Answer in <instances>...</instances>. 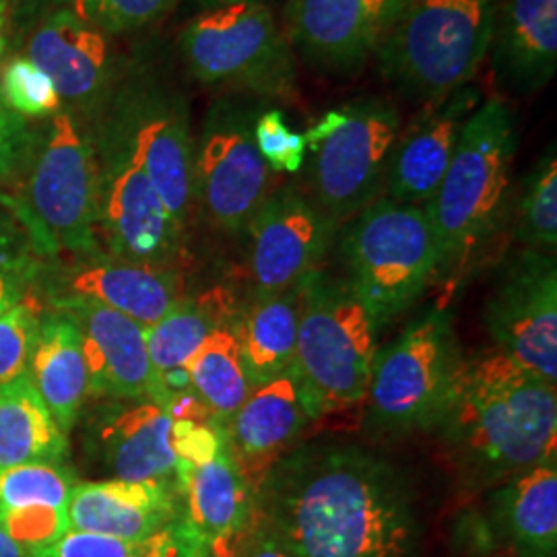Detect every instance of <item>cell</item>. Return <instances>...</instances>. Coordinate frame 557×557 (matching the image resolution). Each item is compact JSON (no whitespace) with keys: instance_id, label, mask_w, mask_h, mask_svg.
Listing matches in <instances>:
<instances>
[{"instance_id":"6da1fadb","label":"cell","mask_w":557,"mask_h":557,"mask_svg":"<svg viewBox=\"0 0 557 557\" xmlns=\"http://www.w3.org/2000/svg\"><path fill=\"white\" fill-rule=\"evenodd\" d=\"M259 512L296 557H411L418 512L386 460L349 444H312L278 460Z\"/></svg>"},{"instance_id":"7a4b0ae2","label":"cell","mask_w":557,"mask_h":557,"mask_svg":"<svg viewBox=\"0 0 557 557\" xmlns=\"http://www.w3.org/2000/svg\"><path fill=\"white\" fill-rule=\"evenodd\" d=\"M430 430L462 483H506L557 458L556 386L498 349L462 358Z\"/></svg>"},{"instance_id":"3957f363","label":"cell","mask_w":557,"mask_h":557,"mask_svg":"<svg viewBox=\"0 0 557 557\" xmlns=\"http://www.w3.org/2000/svg\"><path fill=\"white\" fill-rule=\"evenodd\" d=\"M517 116L502 100L481 101L467 120L438 190L423 207L438 244V275H465L498 236L512 199Z\"/></svg>"},{"instance_id":"277c9868","label":"cell","mask_w":557,"mask_h":557,"mask_svg":"<svg viewBox=\"0 0 557 557\" xmlns=\"http://www.w3.org/2000/svg\"><path fill=\"white\" fill-rule=\"evenodd\" d=\"M23 195L11 211L41 255L73 257L100 250V163L94 137L66 108L46 122L29 140Z\"/></svg>"},{"instance_id":"5b68a950","label":"cell","mask_w":557,"mask_h":557,"mask_svg":"<svg viewBox=\"0 0 557 557\" xmlns=\"http://www.w3.org/2000/svg\"><path fill=\"white\" fill-rule=\"evenodd\" d=\"M379 320L345 278L314 271L301 278L294 372L310 418L361 403L379 359Z\"/></svg>"},{"instance_id":"8992f818","label":"cell","mask_w":557,"mask_h":557,"mask_svg":"<svg viewBox=\"0 0 557 557\" xmlns=\"http://www.w3.org/2000/svg\"><path fill=\"white\" fill-rule=\"evenodd\" d=\"M498 0H407L376 52L380 75L409 100L473 83L487 60Z\"/></svg>"},{"instance_id":"52a82bcc","label":"cell","mask_w":557,"mask_h":557,"mask_svg":"<svg viewBox=\"0 0 557 557\" xmlns=\"http://www.w3.org/2000/svg\"><path fill=\"white\" fill-rule=\"evenodd\" d=\"M180 52L195 79L227 96L259 101L298 96L296 52L260 0L200 13L182 29Z\"/></svg>"},{"instance_id":"ba28073f","label":"cell","mask_w":557,"mask_h":557,"mask_svg":"<svg viewBox=\"0 0 557 557\" xmlns=\"http://www.w3.org/2000/svg\"><path fill=\"white\" fill-rule=\"evenodd\" d=\"M341 255L345 281L380 326L405 312L438 275V244L425 209L386 197L351 218Z\"/></svg>"},{"instance_id":"9c48e42d","label":"cell","mask_w":557,"mask_h":557,"mask_svg":"<svg viewBox=\"0 0 557 557\" xmlns=\"http://www.w3.org/2000/svg\"><path fill=\"white\" fill-rule=\"evenodd\" d=\"M326 133H304L310 151V199L333 221L356 218L380 199L400 131V114L388 100L366 96L343 103Z\"/></svg>"},{"instance_id":"30bf717a","label":"cell","mask_w":557,"mask_h":557,"mask_svg":"<svg viewBox=\"0 0 557 557\" xmlns=\"http://www.w3.org/2000/svg\"><path fill=\"white\" fill-rule=\"evenodd\" d=\"M262 108V101L225 94L209 106L193 143V199L225 234H244L273 190V172L255 143Z\"/></svg>"},{"instance_id":"8fae6325","label":"cell","mask_w":557,"mask_h":557,"mask_svg":"<svg viewBox=\"0 0 557 557\" xmlns=\"http://www.w3.org/2000/svg\"><path fill=\"white\" fill-rule=\"evenodd\" d=\"M453 319L430 308L379 354L368 388V421L380 434L430 430L460 363Z\"/></svg>"},{"instance_id":"7c38bea8","label":"cell","mask_w":557,"mask_h":557,"mask_svg":"<svg viewBox=\"0 0 557 557\" xmlns=\"http://www.w3.org/2000/svg\"><path fill=\"white\" fill-rule=\"evenodd\" d=\"M101 124L139 161L170 218L186 230L193 207V137L188 108L160 81L135 79L114 89Z\"/></svg>"},{"instance_id":"4fadbf2b","label":"cell","mask_w":557,"mask_h":557,"mask_svg":"<svg viewBox=\"0 0 557 557\" xmlns=\"http://www.w3.org/2000/svg\"><path fill=\"white\" fill-rule=\"evenodd\" d=\"M100 163L98 239L116 259L170 267L182 250L184 230L170 218L139 161L110 131L94 139Z\"/></svg>"},{"instance_id":"5bb4252c","label":"cell","mask_w":557,"mask_h":557,"mask_svg":"<svg viewBox=\"0 0 557 557\" xmlns=\"http://www.w3.org/2000/svg\"><path fill=\"white\" fill-rule=\"evenodd\" d=\"M485 326L496 349L557 386V269L554 252L520 250L487 299Z\"/></svg>"},{"instance_id":"9a60e30c","label":"cell","mask_w":557,"mask_h":557,"mask_svg":"<svg viewBox=\"0 0 557 557\" xmlns=\"http://www.w3.org/2000/svg\"><path fill=\"white\" fill-rule=\"evenodd\" d=\"M335 230L337 223L296 186L271 190L244 230L255 296L283 294L319 271Z\"/></svg>"},{"instance_id":"2e32d148","label":"cell","mask_w":557,"mask_h":557,"mask_svg":"<svg viewBox=\"0 0 557 557\" xmlns=\"http://www.w3.org/2000/svg\"><path fill=\"white\" fill-rule=\"evenodd\" d=\"M407 0H289L285 36L294 52L331 75L374 59Z\"/></svg>"},{"instance_id":"e0dca14e","label":"cell","mask_w":557,"mask_h":557,"mask_svg":"<svg viewBox=\"0 0 557 557\" xmlns=\"http://www.w3.org/2000/svg\"><path fill=\"white\" fill-rule=\"evenodd\" d=\"M481 89L469 83L457 91L421 103L413 119L398 131L388 172L386 199L425 207L438 190L467 120L479 108Z\"/></svg>"},{"instance_id":"ac0fdd59","label":"cell","mask_w":557,"mask_h":557,"mask_svg":"<svg viewBox=\"0 0 557 557\" xmlns=\"http://www.w3.org/2000/svg\"><path fill=\"white\" fill-rule=\"evenodd\" d=\"M27 59L50 77L71 112L100 114L116 89L106 34L73 7H60L36 25L27 41Z\"/></svg>"},{"instance_id":"d6986e66","label":"cell","mask_w":557,"mask_h":557,"mask_svg":"<svg viewBox=\"0 0 557 557\" xmlns=\"http://www.w3.org/2000/svg\"><path fill=\"white\" fill-rule=\"evenodd\" d=\"M48 289L52 301H96L145 329L163 319L180 299V277L172 267H153L143 262L116 259L98 250L75 257L59 267Z\"/></svg>"},{"instance_id":"ffe728a7","label":"cell","mask_w":557,"mask_h":557,"mask_svg":"<svg viewBox=\"0 0 557 557\" xmlns=\"http://www.w3.org/2000/svg\"><path fill=\"white\" fill-rule=\"evenodd\" d=\"M310 419L301 384L289 368L277 379L255 386L223 425L232 458L255 496L271 469L294 450Z\"/></svg>"},{"instance_id":"44dd1931","label":"cell","mask_w":557,"mask_h":557,"mask_svg":"<svg viewBox=\"0 0 557 557\" xmlns=\"http://www.w3.org/2000/svg\"><path fill=\"white\" fill-rule=\"evenodd\" d=\"M59 310L75 320L96 397L158 398V382L145 341V326L96 301H60Z\"/></svg>"},{"instance_id":"7402d4cb","label":"cell","mask_w":557,"mask_h":557,"mask_svg":"<svg viewBox=\"0 0 557 557\" xmlns=\"http://www.w3.org/2000/svg\"><path fill=\"white\" fill-rule=\"evenodd\" d=\"M94 436L101 462L114 479L176 485L172 418L160 403L135 398L108 409Z\"/></svg>"},{"instance_id":"603a6c76","label":"cell","mask_w":557,"mask_h":557,"mask_svg":"<svg viewBox=\"0 0 557 557\" xmlns=\"http://www.w3.org/2000/svg\"><path fill=\"white\" fill-rule=\"evenodd\" d=\"M487 59L512 94L547 87L557 69V0H498Z\"/></svg>"},{"instance_id":"cb8c5ba5","label":"cell","mask_w":557,"mask_h":557,"mask_svg":"<svg viewBox=\"0 0 557 557\" xmlns=\"http://www.w3.org/2000/svg\"><path fill=\"white\" fill-rule=\"evenodd\" d=\"M178 515L172 485L120 479L79 483L69 502V531L145 541L163 533Z\"/></svg>"},{"instance_id":"d4e9b609","label":"cell","mask_w":557,"mask_h":557,"mask_svg":"<svg viewBox=\"0 0 557 557\" xmlns=\"http://www.w3.org/2000/svg\"><path fill=\"white\" fill-rule=\"evenodd\" d=\"M73 475L60 462H27L0 471V524L27 552L69 531Z\"/></svg>"},{"instance_id":"484cf974","label":"cell","mask_w":557,"mask_h":557,"mask_svg":"<svg viewBox=\"0 0 557 557\" xmlns=\"http://www.w3.org/2000/svg\"><path fill=\"white\" fill-rule=\"evenodd\" d=\"M223 289H213L199 299H180L156 324L145 329L147 351L158 382L161 407L168 398L193 393L188 384V363L207 337L230 320V299Z\"/></svg>"},{"instance_id":"4316f807","label":"cell","mask_w":557,"mask_h":557,"mask_svg":"<svg viewBox=\"0 0 557 557\" xmlns=\"http://www.w3.org/2000/svg\"><path fill=\"white\" fill-rule=\"evenodd\" d=\"M27 379L57 419L64 434L79 418L81 405L89 395L87 363L75 320L57 308L40 320Z\"/></svg>"},{"instance_id":"83f0119b","label":"cell","mask_w":557,"mask_h":557,"mask_svg":"<svg viewBox=\"0 0 557 557\" xmlns=\"http://www.w3.org/2000/svg\"><path fill=\"white\" fill-rule=\"evenodd\" d=\"M496 504L517 557H557V458L502 483Z\"/></svg>"},{"instance_id":"f1b7e54d","label":"cell","mask_w":557,"mask_h":557,"mask_svg":"<svg viewBox=\"0 0 557 557\" xmlns=\"http://www.w3.org/2000/svg\"><path fill=\"white\" fill-rule=\"evenodd\" d=\"M299 301L301 281L283 294L255 299L236 322L244 368L252 386L277 379L294 366Z\"/></svg>"},{"instance_id":"f546056e","label":"cell","mask_w":557,"mask_h":557,"mask_svg":"<svg viewBox=\"0 0 557 557\" xmlns=\"http://www.w3.org/2000/svg\"><path fill=\"white\" fill-rule=\"evenodd\" d=\"M66 434L23 374L0 386V471L27 462H60Z\"/></svg>"},{"instance_id":"4dcf8cb0","label":"cell","mask_w":557,"mask_h":557,"mask_svg":"<svg viewBox=\"0 0 557 557\" xmlns=\"http://www.w3.org/2000/svg\"><path fill=\"white\" fill-rule=\"evenodd\" d=\"M236 322L221 324L188 363L193 395L225 425L255 388L244 368Z\"/></svg>"},{"instance_id":"1f68e13d","label":"cell","mask_w":557,"mask_h":557,"mask_svg":"<svg viewBox=\"0 0 557 557\" xmlns=\"http://www.w3.org/2000/svg\"><path fill=\"white\" fill-rule=\"evenodd\" d=\"M517 239L524 248L554 252L557 246V156L552 143L522 180L517 199Z\"/></svg>"},{"instance_id":"d6a6232c","label":"cell","mask_w":557,"mask_h":557,"mask_svg":"<svg viewBox=\"0 0 557 557\" xmlns=\"http://www.w3.org/2000/svg\"><path fill=\"white\" fill-rule=\"evenodd\" d=\"M29 557H180V554L172 522L163 533L145 541L64 531L54 541L29 552Z\"/></svg>"},{"instance_id":"836d02e7","label":"cell","mask_w":557,"mask_h":557,"mask_svg":"<svg viewBox=\"0 0 557 557\" xmlns=\"http://www.w3.org/2000/svg\"><path fill=\"white\" fill-rule=\"evenodd\" d=\"M0 98L23 120L50 119L62 110L54 83L27 57L4 60Z\"/></svg>"},{"instance_id":"e575fe53","label":"cell","mask_w":557,"mask_h":557,"mask_svg":"<svg viewBox=\"0 0 557 557\" xmlns=\"http://www.w3.org/2000/svg\"><path fill=\"white\" fill-rule=\"evenodd\" d=\"M40 248L20 220H0V314L25 299L40 275Z\"/></svg>"},{"instance_id":"d590c367","label":"cell","mask_w":557,"mask_h":557,"mask_svg":"<svg viewBox=\"0 0 557 557\" xmlns=\"http://www.w3.org/2000/svg\"><path fill=\"white\" fill-rule=\"evenodd\" d=\"M255 143L260 158L273 174H298L306 163L308 145L301 133H296L283 110L264 106L255 122Z\"/></svg>"},{"instance_id":"8d00e7d4","label":"cell","mask_w":557,"mask_h":557,"mask_svg":"<svg viewBox=\"0 0 557 557\" xmlns=\"http://www.w3.org/2000/svg\"><path fill=\"white\" fill-rule=\"evenodd\" d=\"M180 0H73V9L103 34H126L165 17Z\"/></svg>"},{"instance_id":"74e56055","label":"cell","mask_w":557,"mask_h":557,"mask_svg":"<svg viewBox=\"0 0 557 557\" xmlns=\"http://www.w3.org/2000/svg\"><path fill=\"white\" fill-rule=\"evenodd\" d=\"M40 319L25 301L0 314V386L27 374Z\"/></svg>"},{"instance_id":"f35d334b","label":"cell","mask_w":557,"mask_h":557,"mask_svg":"<svg viewBox=\"0 0 557 557\" xmlns=\"http://www.w3.org/2000/svg\"><path fill=\"white\" fill-rule=\"evenodd\" d=\"M32 135L25 120L0 98V178L9 176L23 161Z\"/></svg>"},{"instance_id":"ab89813d","label":"cell","mask_w":557,"mask_h":557,"mask_svg":"<svg viewBox=\"0 0 557 557\" xmlns=\"http://www.w3.org/2000/svg\"><path fill=\"white\" fill-rule=\"evenodd\" d=\"M236 557H296L285 541L278 537L277 531L260 515L257 524L242 541Z\"/></svg>"},{"instance_id":"60d3db41","label":"cell","mask_w":557,"mask_h":557,"mask_svg":"<svg viewBox=\"0 0 557 557\" xmlns=\"http://www.w3.org/2000/svg\"><path fill=\"white\" fill-rule=\"evenodd\" d=\"M66 2L69 0H2L9 27L15 25L20 29L38 25L52 11H57L60 7H69Z\"/></svg>"},{"instance_id":"b9f144b4","label":"cell","mask_w":557,"mask_h":557,"mask_svg":"<svg viewBox=\"0 0 557 557\" xmlns=\"http://www.w3.org/2000/svg\"><path fill=\"white\" fill-rule=\"evenodd\" d=\"M0 557H29V552L0 524Z\"/></svg>"},{"instance_id":"7bdbcfd3","label":"cell","mask_w":557,"mask_h":557,"mask_svg":"<svg viewBox=\"0 0 557 557\" xmlns=\"http://www.w3.org/2000/svg\"><path fill=\"white\" fill-rule=\"evenodd\" d=\"M9 21L0 17V71H2V64H4V57H7V48H9Z\"/></svg>"},{"instance_id":"ee69618b","label":"cell","mask_w":557,"mask_h":557,"mask_svg":"<svg viewBox=\"0 0 557 557\" xmlns=\"http://www.w3.org/2000/svg\"><path fill=\"white\" fill-rule=\"evenodd\" d=\"M202 2V7L207 9V11H211V9H221V7H230V4H236V2H244V0H200Z\"/></svg>"},{"instance_id":"f6af8a7d","label":"cell","mask_w":557,"mask_h":557,"mask_svg":"<svg viewBox=\"0 0 557 557\" xmlns=\"http://www.w3.org/2000/svg\"><path fill=\"white\" fill-rule=\"evenodd\" d=\"M0 17H2V20H7V11H4V4H2V0H0Z\"/></svg>"}]
</instances>
